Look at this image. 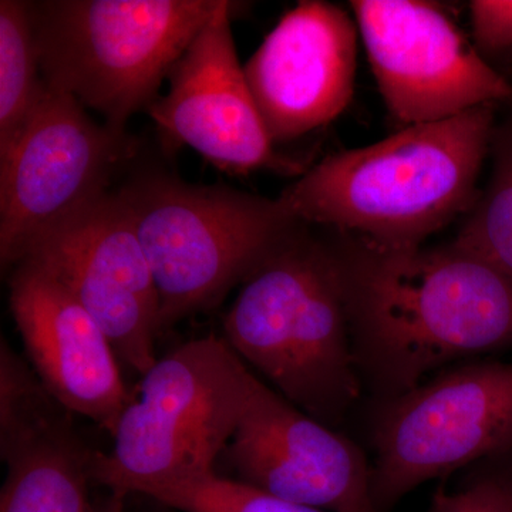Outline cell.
Here are the masks:
<instances>
[{"instance_id": "16", "label": "cell", "mask_w": 512, "mask_h": 512, "mask_svg": "<svg viewBox=\"0 0 512 512\" xmlns=\"http://www.w3.org/2000/svg\"><path fill=\"white\" fill-rule=\"evenodd\" d=\"M32 2H0V160L8 156L42 99Z\"/></svg>"}, {"instance_id": "3", "label": "cell", "mask_w": 512, "mask_h": 512, "mask_svg": "<svg viewBox=\"0 0 512 512\" xmlns=\"http://www.w3.org/2000/svg\"><path fill=\"white\" fill-rule=\"evenodd\" d=\"M224 339L293 406L338 429L362 396L333 237L295 225L242 282Z\"/></svg>"}, {"instance_id": "17", "label": "cell", "mask_w": 512, "mask_h": 512, "mask_svg": "<svg viewBox=\"0 0 512 512\" xmlns=\"http://www.w3.org/2000/svg\"><path fill=\"white\" fill-rule=\"evenodd\" d=\"M494 170L463 228L454 239L512 284V119L493 138Z\"/></svg>"}, {"instance_id": "14", "label": "cell", "mask_w": 512, "mask_h": 512, "mask_svg": "<svg viewBox=\"0 0 512 512\" xmlns=\"http://www.w3.org/2000/svg\"><path fill=\"white\" fill-rule=\"evenodd\" d=\"M9 291L16 328L47 392L67 412L113 436L134 396L99 323L62 285L33 266H13Z\"/></svg>"}, {"instance_id": "18", "label": "cell", "mask_w": 512, "mask_h": 512, "mask_svg": "<svg viewBox=\"0 0 512 512\" xmlns=\"http://www.w3.org/2000/svg\"><path fill=\"white\" fill-rule=\"evenodd\" d=\"M136 494L147 495L158 503L183 512H329L292 503L237 480L207 476L150 484Z\"/></svg>"}, {"instance_id": "15", "label": "cell", "mask_w": 512, "mask_h": 512, "mask_svg": "<svg viewBox=\"0 0 512 512\" xmlns=\"http://www.w3.org/2000/svg\"><path fill=\"white\" fill-rule=\"evenodd\" d=\"M63 407L0 436L8 477L0 512H90L94 451L77 439Z\"/></svg>"}, {"instance_id": "13", "label": "cell", "mask_w": 512, "mask_h": 512, "mask_svg": "<svg viewBox=\"0 0 512 512\" xmlns=\"http://www.w3.org/2000/svg\"><path fill=\"white\" fill-rule=\"evenodd\" d=\"M357 35L345 9L303 0L255 50L245 79L275 146L325 127L349 106Z\"/></svg>"}, {"instance_id": "1", "label": "cell", "mask_w": 512, "mask_h": 512, "mask_svg": "<svg viewBox=\"0 0 512 512\" xmlns=\"http://www.w3.org/2000/svg\"><path fill=\"white\" fill-rule=\"evenodd\" d=\"M357 372L375 402L456 360L512 348V284L456 242L389 248L333 232Z\"/></svg>"}, {"instance_id": "4", "label": "cell", "mask_w": 512, "mask_h": 512, "mask_svg": "<svg viewBox=\"0 0 512 512\" xmlns=\"http://www.w3.org/2000/svg\"><path fill=\"white\" fill-rule=\"evenodd\" d=\"M220 3L32 2L43 82L126 133L128 120L158 99L161 84Z\"/></svg>"}, {"instance_id": "6", "label": "cell", "mask_w": 512, "mask_h": 512, "mask_svg": "<svg viewBox=\"0 0 512 512\" xmlns=\"http://www.w3.org/2000/svg\"><path fill=\"white\" fill-rule=\"evenodd\" d=\"M110 453L94 451L92 480L127 497L144 485L215 473L247 407L254 373L224 336L190 340L143 375Z\"/></svg>"}, {"instance_id": "19", "label": "cell", "mask_w": 512, "mask_h": 512, "mask_svg": "<svg viewBox=\"0 0 512 512\" xmlns=\"http://www.w3.org/2000/svg\"><path fill=\"white\" fill-rule=\"evenodd\" d=\"M429 512H512V500L503 485L478 470L460 490L437 491Z\"/></svg>"}, {"instance_id": "9", "label": "cell", "mask_w": 512, "mask_h": 512, "mask_svg": "<svg viewBox=\"0 0 512 512\" xmlns=\"http://www.w3.org/2000/svg\"><path fill=\"white\" fill-rule=\"evenodd\" d=\"M350 9L384 104L404 127L512 101V83L434 3L353 0Z\"/></svg>"}, {"instance_id": "8", "label": "cell", "mask_w": 512, "mask_h": 512, "mask_svg": "<svg viewBox=\"0 0 512 512\" xmlns=\"http://www.w3.org/2000/svg\"><path fill=\"white\" fill-rule=\"evenodd\" d=\"M131 154L126 133L97 123L79 101L46 86L0 160L2 268H13L33 241L110 192L111 177Z\"/></svg>"}, {"instance_id": "22", "label": "cell", "mask_w": 512, "mask_h": 512, "mask_svg": "<svg viewBox=\"0 0 512 512\" xmlns=\"http://www.w3.org/2000/svg\"><path fill=\"white\" fill-rule=\"evenodd\" d=\"M126 497L117 493H110L109 497L99 501V503H92L90 512H126V505H124Z\"/></svg>"}, {"instance_id": "20", "label": "cell", "mask_w": 512, "mask_h": 512, "mask_svg": "<svg viewBox=\"0 0 512 512\" xmlns=\"http://www.w3.org/2000/svg\"><path fill=\"white\" fill-rule=\"evenodd\" d=\"M468 9L481 53H500L512 47V0H473Z\"/></svg>"}, {"instance_id": "7", "label": "cell", "mask_w": 512, "mask_h": 512, "mask_svg": "<svg viewBox=\"0 0 512 512\" xmlns=\"http://www.w3.org/2000/svg\"><path fill=\"white\" fill-rule=\"evenodd\" d=\"M376 406L370 490L390 512L427 481L512 446V363H463Z\"/></svg>"}, {"instance_id": "10", "label": "cell", "mask_w": 512, "mask_h": 512, "mask_svg": "<svg viewBox=\"0 0 512 512\" xmlns=\"http://www.w3.org/2000/svg\"><path fill=\"white\" fill-rule=\"evenodd\" d=\"M19 264L39 269L74 296L134 372L146 375L156 365L160 295L119 192H107L37 238Z\"/></svg>"}, {"instance_id": "12", "label": "cell", "mask_w": 512, "mask_h": 512, "mask_svg": "<svg viewBox=\"0 0 512 512\" xmlns=\"http://www.w3.org/2000/svg\"><path fill=\"white\" fill-rule=\"evenodd\" d=\"M222 456L237 480L292 503L329 512H379L362 448L256 376Z\"/></svg>"}, {"instance_id": "5", "label": "cell", "mask_w": 512, "mask_h": 512, "mask_svg": "<svg viewBox=\"0 0 512 512\" xmlns=\"http://www.w3.org/2000/svg\"><path fill=\"white\" fill-rule=\"evenodd\" d=\"M117 192L153 272L161 332L217 305L298 224L279 198L171 175H143Z\"/></svg>"}, {"instance_id": "2", "label": "cell", "mask_w": 512, "mask_h": 512, "mask_svg": "<svg viewBox=\"0 0 512 512\" xmlns=\"http://www.w3.org/2000/svg\"><path fill=\"white\" fill-rule=\"evenodd\" d=\"M494 104L323 158L279 195L293 220L389 248L421 247L470 211Z\"/></svg>"}, {"instance_id": "21", "label": "cell", "mask_w": 512, "mask_h": 512, "mask_svg": "<svg viewBox=\"0 0 512 512\" xmlns=\"http://www.w3.org/2000/svg\"><path fill=\"white\" fill-rule=\"evenodd\" d=\"M478 470L495 478L512 500V446L497 456L488 458L480 464Z\"/></svg>"}, {"instance_id": "11", "label": "cell", "mask_w": 512, "mask_h": 512, "mask_svg": "<svg viewBox=\"0 0 512 512\" xmlns=\"http://www.w3.org/2000/svg\"><path fill=\"white\" fill-rule=\"evenodd\" d=\"M237 3L221 0L168 74V92L146 110L167 146L190 147L231 174L292 171L279 157L245 79L232 36Z\"/></svg>"}]
</instances>
